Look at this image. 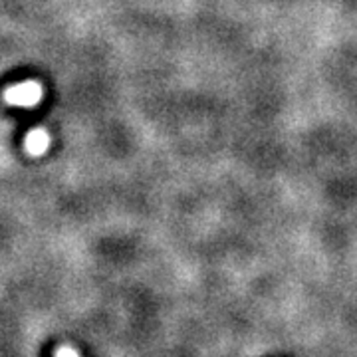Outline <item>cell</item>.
Wrapping results in <instances>:
<instances>
[{"label":"cell","mask_w":357,"mask_h":357,"mask_svg":"<svg viewBox=\"0 0 357 357\" xmlns=\"http://www.w3.org/2000/svg\"><path fill=\"white\" fill-rule=\"evenodd\" d=\"M56 357H79V354H77L74 347H60Z\"/></svg>","instance_id":"cell-3"},{"label":"cell","mask_w":357,"mask_h":357,"mask_svg":"<svg viewBox=\"0 0 357 357\" xmlns=\"http://www.w3.org/2000/svg\"><path fill=\"white\" fill-rule=\"evenodd\" d=\"M42 96H44V89L34 79L16 84V86H13V88H8L4 91L6 103L8 105H16V107H34L36 103H40Z\"/></svg>","instance_id":"cell-1"},{"label":"cell","mask_w":357,"mask_h":357,"mask_svg":"<svg viewBox=\"0 0 357 357\" xmlns=\"http://www.w3.org/2000/svg\"><path fill=\"white\" fill-rule=\"evenodd\" d=\"M24 147H26V153L32 155V157H40V155H44L46 151H48V147H50V133H48L44 128L32 129V131L26 135Z\"/></svg>","instance_id":"cell-2"}]
</instances>
